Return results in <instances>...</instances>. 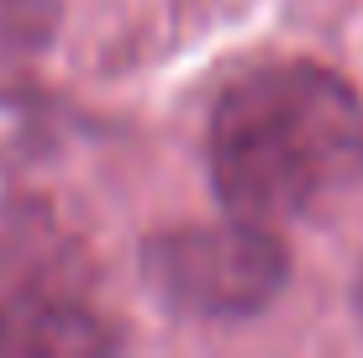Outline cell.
Masks as SVG:
<instances>
[{"label": "cell", "mask_w": 363, "mask_h": 358, "mask_svg": "<svg viewBox=\"0 0 363 358\" xmlns=\"http://www.w3.org/2000/svg\"><path fill=\"white\" fill-rule=\"evenodd\" d=\"M206 169L227 216L279 227L363 184V95L327 64L247 69L211 106Z\"/></svg>", "instance_id": "cell-1"}, {"label": "cell", "mask_w": 363, "mask_h": 358, "mask_svg": "<svg viewBox=\"0 0 363 358\" xmlns=\"http://www.w3.org/2000/svg\"><path fill=\"white\" fill-rule=\"evenodd\" d=\"M143 285L184 322H253L290 285V248L264 221H179L143 242Z\"/></svg>", "instance_id": "cell-2"}, {"label": "cell", "mask_w": 363, "mask_h": 358, "mask_svg": "<svg viewBox=\"0 0 363 358\" xmlns=\"http://www.w3.org/2000/svg\"><path fill=\"white\" fill-rule=\"evenodd\" d=\"M116 348V316L90 301L79 274L48 264L0 279V358H95Z\"/></svg>", "instance_id": "cell-3"}, {"label": "cell", "mask_w": 363, "mask_h": 358, "mask_svg": "<svg viewBox=\"0 0 363 358\" xmlns=\"http://www.w3.org/2000/svg\"><path fill=\"white\" fill-rule=\"evenodd\" d=\"M58 21H64V0H0V84L53 47Z\"/></svg>", "instance_id": "cell-4"}, {"label": "cell", "mask_w": 363, "mask_h": 358, "mask_svg": "<svg viewBox=\"0 0 363 358\" xmlns=\"http://www.w3.org/2000/svg\"><path fill=\"white\" fill-rule=\"evenodd\" d=\"M353 301H358V322H363V269H358V290H353Z\"/></svg>", "instance_id": "cell-5"}]
</instances>
